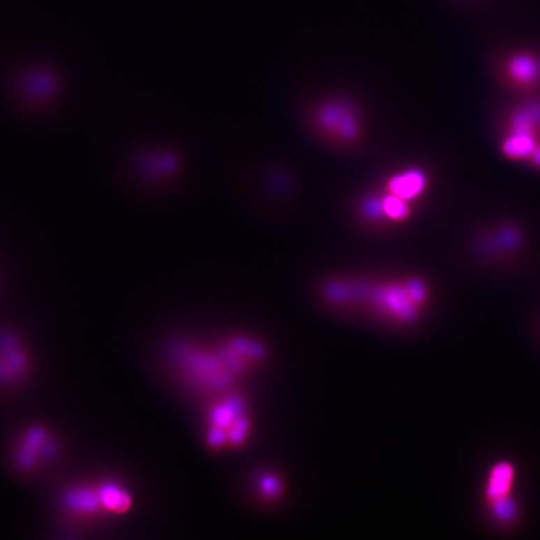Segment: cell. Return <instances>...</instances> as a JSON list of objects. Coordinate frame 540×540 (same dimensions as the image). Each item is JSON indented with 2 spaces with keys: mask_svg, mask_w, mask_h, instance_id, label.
Wrapping results in <instances>:
<instances>
[{
  "mask_svg": "<svg viewBox=\"0 0 540 540\" xmlns=\"http://www.w3.org/2000/svg\"><path fill=\"white\" fill-rule=\"evenodd\" d=\"M263 353V346L248 338L229 339L214 346L179 343L173 348V363L190 386L217 395L233 391Z\"/></svg>",
  "mask_w": 540,
  "mask_h": 540,
  "instance_id": "cell-1",
  "label": "cell"
},
{
  "mask_svg": "<svg viewBox=\"0 0 540 540\" xmlns=\"http://www.w3.org/2000/svg\"><path fill=\"white\" fill-rule=\"evenodd\" d=\"M328 294L333 302L360 305L383 321L411 324L422 318L430 293L421 279L392 280L383 284L337 283L330 284Z\"/></svg>",
  "mask_w": 540,
  "mask_h": 540,
  "instance_id": "cell-2",
  "label": "cell"
},
{
  "mask_svg": "<svg viewBox=\"0 0 540 540\" xmlns=\"http://www.w3.org/2000/svg\"><path fill=\"white\" fill-rule=\"evenodd\" d=\"M251 422L243 398L235 391L213 395L207 413L205 439L214 451L242 446L248 439Z\"/></svg>",
  "mask_w": 540,
  "mask_h": 540,
  "instance_id": "cell-3",
  "label": "cell"
},
{
  "mask_svg": "<svg viewBox=\"0 0 540 540\" xmlns=\"http://www.w3.org/2000/svg\"><path fill=\"white\" fill-rule=\"evenodd\" d=\"M516 479L517 469L509 460H499L488 472L484 502L492 518L500 524H511L519 516V506L513 497Z\"/></svg>",
  "mask_w": 540,
  "mask_h": 540,
  "instance_id": "cell-4",
  "label": "cell"
},
{
  "mask_svg": "<svg viewBox=\"0 0 540 540\" xmlns=\"http://www.w3.org/2000/svg\"><path fill=\"white\" fill-rule=\"evenodd\" d=\"M59 453L53 433L43 425L25 429L14 449V464L20 472L31 473L42 469Z\"/></svg>",
  "mask_w": 540,
  "mask_h": 540,
  "instance_id": "cell-5",
  "label": "cell"
},
{
  "mask_svg": "<svg viewBox=\"0 0 540 540\" xmlns=\"http://www.w3.org/2000/svg\"><path fill=\"white\" fill-rule=\"evenodd\" d=\"M30 370L31 354L23 339L12 330L0 332V386H20Z\"/></svg>",
  "mask_w": 540,
  "mask_h": 540,
  "instance_id": "cell-6",
  "label": "cell"
},
{
  "mask_svg": "<svg viewBox=\"0 0 540 540\" xmlns=\"http://www.w3.org/2000/svg\"><path fill=\"white\" fill-rule=\"evenodd\" d=\"M61 508L75 520H90L107 514L101 503L99 483L68 488L61 497Z\"/></svg>",
  "mask_w": 540,
  "mask_h": 540,
  "instance_id": "cell-7",
  "label": "cell"
},
{
  "mask_svg": "<svg viewBox=\"0 0 540 540\" xmlns=\"http://www.w3.org/2000/svg\"><path fill=\"white\" fill-rule=\"evenodd\" d=\"M318 122L323 131L344 142L354 140L359 136L358 120L349 109L340 104H327L321 108Z\"/></svg>",
  "mask_w": 540,
  "mask_h": 540,
  "instance_id": "cell-8",
  "label": "cell"
},
{
  "mask_svg": "<svg viewBox=\"0 0 540 540\" xmlns=\"http://www.w3.org/2000/svg\"><path fill=\"white\" fill-rule=\"evenodd\" d=\"M101 503L107 514H123L129 511L133 503L131 493L120 483L104 481L99 483Z\"/></svg>",
  "mask_w": 540,
  "mask_h": 540,
  "instance_id": "cell-9",
  "label": "cell"
},
{
  "mask_svg": "<svg viewBox=\"0 0 540 540\" xmlns=\"http://www.w3.org/2000/svg\"><path fill=\"white\" fill-rule=\"evenodd\" d=\"M427 178L421 170H409L400 173L389 179L388 190L391 194L403 198L405 200H411L421 196L425 189Z\"/></svg>",
  "mask_w": 540,
  "mask_h": 540,
  "instance_id": "cell-10",
  "label": "cell"
},
{
  "mask_svg": "<svg viewBox=\"0 0 540 540\" xmlns=\"http://www.w3.org/2000/svg\"><path fill=\"white\" fill-rule=\"evenodd\" d=\"M508 71L518 83H534L540 79V60L529 54H518L509 61Z\"/></svg>",
  "mask_w": 540,
  "mask_h": 540,
  "instance_id": "cell-11",
  "label": "cell"
},
{
  "mask_svg": "<svg viewBox=\"0 0 540 540\" xmlns=\"http://www.w3.org/2000/svg\"><path fill=\"white\" fill-rule=\"evenodd\" d=\"M538 143L535 140L534 134L527 133H513L505 139L502 150L504 155L513 161L532 159L534 154Z\"/></svg>",
  "mask_w": 540,
  "mask_h": 540,
  "instance_id": "cell-12",
  "label": "cell"
},
{
  "mask_svg": "<svg viewBox=\"0 0 540 540\" xmlns=\"http://www.w3.org/2000/svg\"><path fill=\"white\" fill-rule=\"evenodd\" d=\"M540 124V107L527 108L518 110L511 117V131L534 134L537 125Z\"/></svg>",
  "mask_w": 540,
  "mask_h": 540,
  "instance_id": "cell-13",
  "label": "cell"
},
{
  "mask_svg": "<svg viewBox=\"0 0 540 540\" xmlns=\"http://www.w3.org/2000/svg\"><path fill=\"white\" fill-rule=\"evenodd\" d=\"M532 161L534 163L535 166L540 168V145L535 149L534 154L532 156Z\"/></svg>",
  "mask_w": 540,
  "mask_h": 540,
  "instance_id": "cell-14",
  "label": "cell"
}]
</instances>
